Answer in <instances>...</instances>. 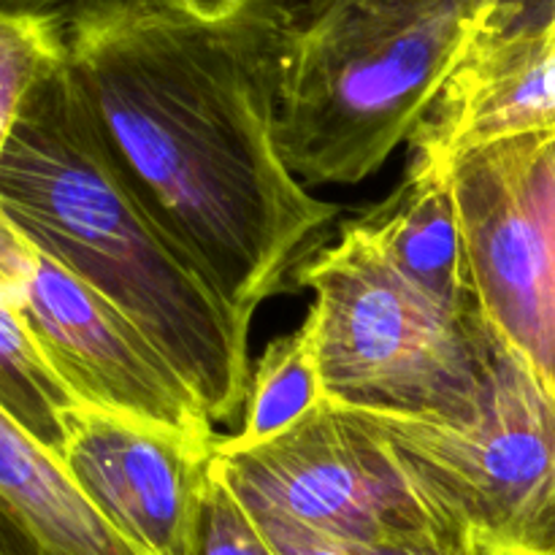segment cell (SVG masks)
I'll return each mask as SVG.
<instances>
[{"instance_id": "6", "label": "cell", "mask_w": 555, "mask_h": 555, "mask_svg": "<svg viewBox=\"0 0 555 555\" xmlns=\"http://www.w3.org/2000/svg\"><path fill=\"white\" fill-rule=\"evenodd\" d=\"M215 472L247 513L341 540L469 551L388 439L363 415L320 404L274 439H217Z\"/></svg>"}, {"instance_id": "17", "label": "cell", "mask_w": 555, "mask_h": 555, "mask_svg": "<svg viewBox=\"0 0 555 555\" xmlns=\"http://www.w3.org/2000/svg\"><path fill=\"white\" fill-rule=\"evenodd\" d=\"M253 515L255 526L263 531L280 555H472L469 551H434V547H404V545H377V542L341 540V537L323 534L307 526L291 524L274 515Z\"/></svg>"}, {"instance_id": "4", "label": "cell", "mask_w": 555, "mask_h": 555, "mask_svg": "<svg viewBox=\"0 0 555 555\" xmlns=\"http://www.w3.org/2000/svg\"><path fill=\"white\" fill-rule=\"evenodd\" d=\"M312 291L325 401L339 410L466 423L491 372L496 328L461 318L401 280L361 225L347 222L296 271Z\"/></svg>"}, {"instance_id": "15", "label": "cell", "mask_w": 555, "mask_h": 555, "mask_svg": "<svg viewBox=\"0 0 555 555\" xmlns=\"http://www.w3.org/2000/svg\"><path fill=\"white\" fill-rule=\"evenodd\" d=\"M63 57L57 11L0 9V155L33 87Z\"/></svg>"}, {"instance_id": "13", "label": "cell", "mask_w": 555, "mask_h": 555, "mask_svg": "<svg viewBox=\"0 0 555 555\" xmlns=\"http://www.w3.org/2000/svg\"><path fill=\"white\" fill-rule=\"evenodd\" d=\"M325 404L323 374L318 361V341L309 320L293 334L271 341L249 374L247 399L242 406V426L233 444H258L274 439Z\"/></svg>"}, {"instance_id": "8", "label": "cell", "mask_w": 555, "mask_h": 555, "mask_svg": "<svg viewBox=\"0 0 555 555\" xmlns=\"http://www.w3.org/2000/svg\"><path fill=\"white\" fill-rule=\"evenodd\" d=\"M477 301L555 390V130L450 160Z\"/></svg>"}, {"instance_id": "12", "label": "cell", "mask_w": 555, "mask_h": 555, "mask_svg": "<svg viewBox=\"0 0 555 555\" xmlns=\"http://www.w3.org/2000/svg\"><path fill=\"white\" fill-rule=\"evenodd\" d=\"M352 222L415 291L461 318H482L450 163L412 155L393 195Z\"/></svg>"}, {"instance_id": "7", "label": "cell", "mask_w": 555, "mask_h": 555, "mask_svg": "<svg viewBox=\"0 0 555 555\" xmlns=\"http://www.w3.org/2000/svg\"><path fill=\"white\" fill-rule=\"evenodd\" d=\"M0 296L81 404L190 437L215 423L171 363L95 287L33 244L0 211Z\"/></svg>"}, {"instance_id": "21", "label": "cell", "mask_w": 555, "mask_h": 555, "mask_svg": "<svg viewBox=\"0 0 555 555\" xmlns=\"http://www.w3.org/2000/svg\"><path fill=\"white\" fill-rule=\"evenodd\" d=\"M472 555H507V553H488V551H480V547H475Z\"/></svg>"}, {"instance_id": "10", "label": "cell", "mask_w": 555, "mask_h": 555, "mask_svg": "<svg viewBox=\"0 0 555 555\" xmlns=\"http://www.w3.org/2000/svg\"><path fill=\"white\" fill-rule=\"evenodd\" d=\"M555 130V36L469 41L406 144L448 166L475 146Z\"/></svg>"}, {"instance_id": "14", "label": "cell", "mask_w": 555, "mask_h": 555, "mask_svg": "<svg viewBox=\"0 0 555 555\" xmlns=\"http://www.w3.org/2000/svg\"><path fill=\"white\" fill-rule=\"evenodd\" d=\"M81 404L0 296V410L63 459L65 415Z\"/></svg>"}, {"instance_id": "2", "label": "cell", "mask_w": 555, "mask_h": 555, "mask_svg": "<svg viewBox=\"0 0 555 555\" xmlns=\"http://www.w3.org/2000/svg\"><path fill=\"white\" fill-rule=\"evenodd\" d=\"M0 211L119 309L211 423L242 412L249 320L130 193L63 57L33 87L5 141Z\"/></svg>"}, {"instance_id": "1", "label": "cell", "mask_w": 555, "mask_h": 555, "mask_svg": "<svg viewBox=\"0 0 555 555\" xmlns=\"http://www.w3.org/2000/svg\"><path fill=\"white\" fill-rule=\"evenodd\" d=\"M57 14L65 70L130 193L253 323L339 215L280 146L296 3L68 0Z\"/></svg>"}, {"instance_id": "5", "label": "cell", "mask_w": 555, "mask_h": 555, "mask_svg": "<svg viewBox=\"0 0 555 555\" xmlns=\"http://www.w3.org/2000/svg\"><path fill=\"white\" fill-rule=\"evenodd\" d=\"M358 415L472 547L555 555V390L502 336L472 421Z\"/></svg>"}, {"instance_id": "16", "label": "cell", "mask_w": 555, "mask_h": 555, "mask_svg": "<svg viewBox=\"0 0 555 555\" xmlns=\"http://www.w3.org/2000/svg\"><path fill=\"white\" fill-rule=\"evenodd\" d=\"M184 555H280L253 515L211 469Z\"/></svg>"}, {"instance_id": "20", "label": "cell", "mask_w": 555, "mask_h": 555, "mask_svg": "<svg viewBox=\"0 0 555 555\" xmlns=\"http://www.w3.org/2000/svg\"><path fill=\"white\" fill-rule=\"evenodd\" d=\"M68 0H0L3 11H30V14H43V11H57Z\"/></svg>"}, {"instance_id": "9", "label": "cell", "mask_w": 555, "mask_h": 555, "mask_svg": "<svg viewBox=\"0 0 555 555\" xmlns=\"http://www.w3.org/2000/svg\"><path fill=\"white\" fill-rule=\"evenodd\" d=\"M220 437H190L76 404L63 461L108 524L144 555H184Z\"/></svg>"}, {"instance_id": "3", "label": "cell", "mask_w": 555, "mask_h": 555, "mask_svg": "<svg viewBox=\"0 0 555 555\" xmlns=\"http://www.w3.org/2000/svg\"><path fill=\"white\" fill-rule=\"evenodd\" d=\"M488 0H296L280 146L307 188L379 171L475 38Z\"/></svg>"}, {"instance_id": "19", "label": "cell", "mask_w": 555, "mask_h": 555, "mask_svg": "<svg viewBox=\"0 0 555 555\" xmlns=\"http://www.w3.org/2000/svg\"><path fill=\"white\" fill-rule=\"evenodd\" d=\"M152 3L171 5V9L182 11H198V14H211V11L236 9V5L249 3V0H152ZM287 3H296V0H287Z\"/></svg>"}, {"instance_id": "11", "label": "cell", "mask_w": 555, "mask_h": 555, "mask_svg": "<svg viewBox=\"0 0 555 555\" xmlns=\"http://www.w3.org/2000/svg\"><path fill=\"white\" fill-rule=\"evenodd\" d=\"M0 555H144L65 461L0 410Z\"/></svg>"}, {"instance_id": "18", "label": "cell", "mask_w": 555, "mask_h": 555, "mask_svg": "<svg viewBox=\"0 0 555 555\" xmlns=\"http://www.w3.org/2000/svg\"><path fill=\"white\" fill-rule=\"evenodd\" d=\"M555 36V0H488L472 41Z\"/></svg>"}]
</instances>
